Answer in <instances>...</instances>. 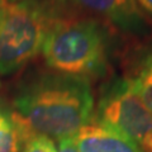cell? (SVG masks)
<instances>
[{
  "label": "cell",
  "instance_id": "cell-3",
  "mask_svg": "<svg viewBox=\"0 0 152 152\" xmlns=\"http://www.w3.org/2000/svg\"><path fill=\"white\" fill-rule=\"evenodd\" d=\"M55 15L39 0H20L0 10V75H10L39 53Z\"/></svg>",
  "mask_w": 152,
  "mask_h": 152
},
{
  "label": "cell",
  "instance_id": "cell-12",
  "mask_svg": "<svg viewBox=\"0 0 152 152\" xmlns=\"http://www.w3.org/2000/svg\"><path fill=\"white\" fill-rule=\"evenodd\" d=\"M18 1H20V0H0V10L9 5H12L14 3H18Z\"/></svg>",
  "mask_w": 152,
  "mask_h": 152
},
{
  "label": "cell",
  "instance_id": "cell-13",
  "mask_svg": "<svg viewBox=\"0 0 152 152\" xmlns=\"http://www.w3.org/2000/svg\"><path fill=\"white\" fill-rule=\"evenodd\" d=\"M148 152H152V143H151V147H150V150H148Z\"/></svg>",
  "mask_w": 152,
  "mask_h": 152
},
{
  "label": "cell",
  "instance_id": "cell-1",
  "mask_svg": "<svg viewBox=\"0 0 152 152\" xmlns=\"http://www.w3.org/2000/svg\"><path fill=\"white\" fill-rule=\"evenodd\" d=\"M20 148L33 136L71 138L90 124L94 95L89 79L64 72H43L19 89L14 98Z\"/></svg>",
  "mask_w": 152,
  "mask_h": 152
},
{
  "label": "cell",
  "instance_id": "cell-11",
  "mask_svg": "<svg viewBox=\"0 0 152 152\" xmlns=\"http://www.w3.org/2000/svg\"><path fill=\"white\" fill-rule=\"evenodd\" d=\"M136 3L138 4V7L145 14L152 17V0H136Z\"/></svg>",
  "mask_w": 152,
  "mask_h": 152
},
{
  "label": "cell",
  "instance_id": "cell-2",
  "mask_svg": "<svg viewBox=\"0 0 152 152\" xmlns=\"http://www.w3.org/2000/svg\"><path fill=\"white\" fill-rule=\"evenodd\" d=\"M109 51V33L95 18H55L42 47L51 69L86 79L105 72Z\"/></svg>",
  "mask_w": 152,
  "mask_h": 152
},
{
  "label": "cell",
  "instance_id": "cell-10",
  "mask_svg": "<svg viewBox=\"0 0 152 152\" xmlns=\"http://www.w3.org/2000/svg\"><path fill=\"white\" fill-rule=\"evenodd\" d=\"M57 152H80V151L77 147H76L72 138H64V140L58 141Z\"/></svg>",
  "mask_w": 152,
  "mask_h": 152
},
{
  "label": "cell",
  "instance_id": "cell-7",
  "mask_svg": "<svg viewBox=\"0 0 152 152\" xmlns=\"http://www.w3.org/2000/svg\"><path fill=\"white\" fill-rule=\"evenodd\" d=\"M128 80L134 93L152 113V46L140 57L134 72Z\"/></svg>",
  "mask_w": 152,
  "mask_h": 152
},
{
  "label": "cell",
  "instance_id": "cell-5",
  "mask_svg": "<svg viewBox=\"0 0 152 152\" xmlns=\"http://www.w3.org/2000/svg\"><path fill=\"white\" fill-rule=\"evenodd\" d=\"M64 4L91 13L129 36L146 37L152 24L136 0H60Z\"/></svg>",
  "mask_w": 152,
  "mask_h": 152
},
{
  "label": "cell",
  "instance_id": "cell-8",
  "mask_svg": "<svg viewBox=\"0 0 152 152\" xmlns=\"http://www.w3.org/2000/svg\"><path fill=\"white\" fill-rule=\"evenodd\" d=\"M20 138L13 117L0 112V152H19Z\"/></svg>",
  "mask_w": 152,
  "mask_h": 152
},
{
  "label": "cell",
  "instance_id": "cell-6",
  "mask_svg": "<svg viewBox=\"0 0 152 152\" xmlns=\"http://www.w3.org/2000/svg\"><path fill=\"white\" fill-rule=\"evenodd\" d=\"M80 152H142L136 143L100 124H88L71 137Z\"/></svg>",
  "mask_w": 152,
  "mask_h": 152
},
{
  "label": "cell",
  "instance_id": "cell-9",
  "mask_svg": "<svg viewBox=\"0 0 152 152\" xmlns=\"http://www.w3.org/2000/svg\"><path fill=\"white\" fill-rule=\"evenodd\" d=\"M22 152H57V148L48 137L33 136L22 146Z\"/></svg>",
  "mask_w": 152,
  "mask_h": 152
},
{
  "label": "cell",
  "instance_id": "cell-4",
  "mask_svg": "<svg viewBox=\"0 0 152 152\" xmlns=\"http://www.w3.org/2000/svg\"><path fill=\"white\" fill-rule=\"evenodd\" d=\"M96 124L126 137L148 152L152 143V113L134 93L128 77L112 80L98 103Z\"/></svg>",
  "mask_w": 152,
  "mask_h": 152
}]
</instances>
